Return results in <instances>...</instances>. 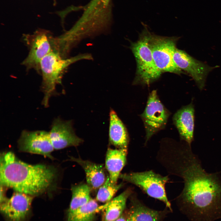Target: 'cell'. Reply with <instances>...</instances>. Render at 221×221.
I'll list each match as a JSON object with an SVG mask.
<instances>
[{"label":"cell","instance_id":"cell-14","mask_svg":"<svg viewBox=\"0 0 221 221\" xmlns=\"http://www.w3.org/2000/svg\"><path fill=\"white\" fill-rule=\"evenodd\" d=\"M130 205L127 211V221H163L169 211L167 209L157 211L146 206L135 194L130 196Z\"/></svg>","mask_w":221,"mask_h":221},{"label":"cell","instance_id":"cell-3","mask_svg":"<svg viewBox=\"0 0 221 221\" xmlns=\"http://www.w3.org/2000/svg\"><path fill=\"white\" fill-rule=\"evenodd\" d=\"M92 59L91 55L88 53L65 58L58 52L52 51L45 56L40 64L42 77L41 89L44 94L42 103L44 106H48L50 98L56 94V86L61 84L64 72L70 65L80 60Z\"/></svg>","mask_w":221,"mask_h":221},{"label":"cell","instance_id":"cell-6","mask_svg":"<svg viewBox=\"0 0 221 221\" xmlns=\"http://www.w3.org/2000/svg\"><path fill=\"white\" fill-rule=\"evenodd\" d=\"M176 38L159 36L150 33L148 44L154 62L162 72L180 75L184 72L176 65L173 60Z\"/></svg>","mask_w":221,"mask_h":221},{"label":"cell","instance_id":"cell-13","mask_svg":"<svg viewBox=\"0 0 221 221\" xmlns=\"http://www.w3.org/2000/svg\"><path fill=\"white\" fill-rule=\"evenodd\" d=\"M173 121L180 140L191 146L194 140L195 126V109L192 102L177 110L173 116Z\"/></svg>","mask_w":221,"mask_h":221},{"label":"cell","instance_id":"cell-5","mask_svg":"<svg viewBox=\"0 0 221 221\" xmlns=\"http://www.w3.org/2000/svg\"><path fill=\"white\" fill-rule=\"evenodd\" d=\"M119 178L134 184L149 196L163 202L167 208L172 211L165 188L169 180L168 176H163L149 170L120 174Z\"/></svg>","mask_w":221,"mask_h":221},{"label":"cell","instance_id":"cell-2","mask_svg":"<svg viewBox=\"0 0 221 221\" xmlns=\"http://www.w3.org/2000/svg\"><path fill=\"white\" fill-rule=\"evenodd\" d=\"M57 174L54 167L25 163L12 152L1 155L0 185L16 192L32 196L42 194L52 187Z\"/></svg>","mask_w":221,"mask_h":221},{"label":"cell","instance_id":"cell-23","mask_svg":"<svg viewBox=\"0 0 221 221\" xmlns=\"http://www.w3.org/2000/svg\"><path fill=\"white\" fill-rule=\"evenodd\" d=\"M125 211L120 217L112 221H127V211Z\"/></svg>","mask_w":221,"mask_h":221},{"label":"cell","instance_id":"cell-17","mask_svg":"<svg viewBox=\"0 0 221 221\" xmlns=\"http://www.w3.org/2000/svg\"><path fill=\"white\" fill-rule=\"evenodd\" d=\"M109 139L110 143L117 148L127 149L129 139L127 130L113 110L110 113Z\"/></svg>","mask_w":221,"mask_h":221},{"label":"cell","instance_id":"cell-9","mask_svg":"<svg viewBox=\"0 0 221 221\" xmlns=\"http://www.w3.org/2000/svg\"><path fill=\"white\" fill-rule=\"evenodd\" d=\"M173 60L177 66L192 78L200 90L204 87L209 73L217 66L211 67L194 58L185 51L176 48Z\"/></svg>","mask_w":221,"mask_h":221},{"label":"cell","instance_id":"cell-8","mask_svg":"<svg viewBox=\"0 0 221 221\" xmlns=\"http://www.w3.org/2000/svg\"><path fill=\"white\" fill-rule=\"evenodd\" d=\"M26 37L29 47V54L22 64L27 69H34L40 72V62L46 55L53 51V37L49 32L39 30Z\"/></svg>","mask_w":221,"mask_h":221},{"label":"cell","instance_id":"cell-12","mask_svg":"<svg viewBox=\"0 0 221 221\" xmlns=\"http://www.w3.org/2000/svg\"><path fill=\"white\" fill-rule=\"evenodd\" d=\"M32 196L16 192L0 204V211L10 221H24L29 215Z\"/></svg>","mask_w":221,"mask_h":221},{"label":"cell","instance_id":"cell-16","mask_svg":"<svg viewBox=\"0 0 221 221\" xmlns=\"http://www.w3.org/2000/svg\"><path fill=\"white\" fill-rule=\"evenodd\" d=\"M127 149L108 148L107 151L105 168L111 182L117 184L120 172L126 162Z\"/></svg>","mask_w":221,"mask_h":221},{"label":"cell","instance_id":"cell-21","mask_svg":"<svg viewBox=\"0 0 221 221\" xmlns=\"http://www.w3.org/2000/svg\"><path fill=\"white\" fill-rule=\"evenodd\" d=\"M124 185L123 183L119 184L112 183L108 175L105 182L98 189L96 200L100 202L107 203L112 199L115 194Z\"/></svg>","mask_w":221,"mask_h":221},{"label":"cell","instance_id":"cell-15","mask_svg":"<svg viewBox=\"0 0 221 221\" xmlns=\"http://www.w3.org/2000/svg\"><path fill=\"white\" fill-rule=\"evenodd\" d=\"M70 160L77 163L83 169L86 174L87 184L91 190H97L107 179L106 170L102 164H96L80 158L71 157Z\"/></svg>","mask_w":221,"mask_h":221},{"label":"cell","instance_id":"cell-7","mask_svg":"<svg viewBox=\"0 0 221 221\" xmlns=\"http://www.w3.org/2000/svg\"><path fill=\"white\" fill-rule=\"evenodd\" d=\"M169 115L160 100L157 91H153L149 94L145 110L140 115L146 132L145 143L165 127Z\"/></svg>","mask_w":221,"mask_h":221},{"label":"cell","instance_id":"cell-4","mask_svg":"<svg viewBox=\"0 0 221 221\" xmlns=\"http://www.w3.org/2000/svg\"><path fill=\"white\" fill-rule=\"evenodd\" d=\"M150 33L145 29L139 39L132 43L130 48L137 63L136 76L133 84L149 85L157 80L162 72L153 60L148 42Z\"/></svg>","mask_w":221,"mask_h":221},{"label":"cell","instance_id":"cell-1","mask_svg":"<svg viewBox=\"0 0 221 221\" xmlns=\"http://www.w3.org/2000/svg\"><path fill=\"white\" fill-rule=\"evenodd\" d=\"M158 160L169 173L183 179L184 188L176 198L181 212L191 221L221 219V175L209 173L185 142L167 145Z\"/></svg>","mask_w":221,"mask_h":221},{"label":"cell","instance_id":"cell-20","mask_svg":"<svg viewBox=\"0 0 221 221\" xmlns=\"http://www.w3.org/2000/svg\"><path fill=\"white\" fill-rule=\"evenodd\" d=\"M99 207L96 201L91 198L85 204L68 212V221H93Z\"/></svg>","mask_w":221,"mask_h":221},{"label":"cell","instance_id":"cell-10","mask_svg":"<svg viewBox=\"0 0 221 221\" xmlns=\"http://www.w3.org/2000/svg\"><path fill=\"white\" fill-rule=\"evenodd\" d=\"M19 150L23 152L41 155L52 159L54 149L49 133L44 130H23L18 141Z\"/></svg>","mask_w":221,"mask_h":221},{"label":"cell","instance_id":"cell-18","mask_svg":"<svg viewBox=\"0 0 221 221\" xmlns=\"http://www.w3.org/2000/svg\"><path fill=\"white\" fill-rule=\"evenodd\" d=\"M132 193V189L127 188L106 203L103 221H112L120 217L125 212L127 199Z\"/></svg>","mask_w":221,"mask_h":221},{"label":"cell","instance_id":"cell-22","mask_svg":"<svg viewBox=\"0 0 221 221\" xmlns=\"http://www.w3.org/2000/svg\"><path fill=\"white\" fill-rule=\"evenodd\" d=\"M5 187L0 185V204L5 201L7 199L5 196Z\"/></svg>","mask_w":221,"mask_h":221},{"label":"cell","instance_id":"cell-19","mask_svg":"<svg viewBox=\"0 0 221 221\" xmlns=\"http://www.w3.org/2000/svg\"><path fill=\"white\" fill-rule=\"evenodd\" d=\"M72 197L68 212H72L87 203L91 199V188L83 183L72 186Z\"/></svg>","mask_w":221,"mask_h":221},{"label":"cell","instance_id":"cell-11","mask_svg":"<svg viewBox=\"0 0 221 221\" xmlns=\"http://www.w3.org/2000/svg\"><path fill=\"white\" fill-rule=\"evenodd\" d=\"M49 133L54 149L77 146L83 142V140L75 134L71 121H64L60 118H56Z\"/></svg>","mask_w":221,"mask_h":221}]
</instances>
